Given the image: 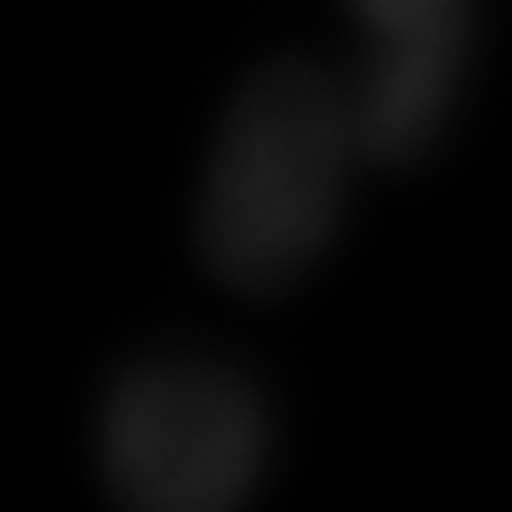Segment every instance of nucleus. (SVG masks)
<instances>
[{"label": "nucleus", "instance_id": "f257e3e1", "mask_svg": "<svg viewBox=\"0 0 512 512\" xmlns=\"http://www.w3.org/2000/svg\"><path fill=\"white\" fill-rule=\"evenodd\" d=\"M363 160L343 75L314 60L259 70L224 115L199 194V249L209 269L274 294L304 279L339 239L348 184Z\"/></svg>", "mask_w": 512, "mask_h": 512}, {"label": "nucleus", "instance_id": "f03ea898", "mask_svg": "<svg viewBox=\"0 0 512 512\" xmlns=\"http://www.w3.org/2000/svg\"><path fill=\"white\" fill-rule=\"evenodd\" d=\"M269 463L264 398L219 363H150L105 413V473L150 512H219Z\"/></svg>", "mask_w": 512, "mask_h": 512}, {"label": "nucleus", "instance_id": "7ed1b4c3", "mask_svg": "<svg viewBox=\"0 0 512 512\" xmlns=\"http://www.w3.org/2000/svg\"><path fill=\"white\" fill-rule=\"evenodd\" d=\"M363 45H473V0H348Z\"/></svg>", "mask_w": 512, "mask_h": 512}]
</instances>
